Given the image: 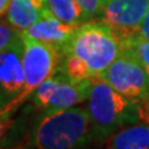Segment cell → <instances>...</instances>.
<instances>
[{
	"label": "cell",
	"mask_w": 149,
	"mask_h": 149,
	"mask_svg": "<svg viewBox=\"0 0 149 149\" xmlns=\"http://www.w3.org/2000/svg\"><path fill=\"white\" fill-rule=\"evenodd\" d=\"M80 5L86 11L88 21L93 20V19H100L102 10H103V4L104 0H77Z\"/></svg>",
	"instance_id": "obj_15"
},
{
	"label": "cell",
	"mask_w": 149,
	"mask_h": 149,
	"mask_svg": "<svg viewBox=\"0 0 149 149\" xmlns=\"http://www.w3.org/2000/svg\"><path fill=\"white\" fill-rule=\"evenodd\" d=\"M49 11L62 22L80 26L88 21L87 14L77 0H46Z\"/></svg>",
	"instance_id": "obj_12"
},
{
	"label": "cell",
	"mask_w": 149,
	"mask_h": 149,
	"mask_svg": "<svg viewBox=\"0 0 149 149\" xmlns=\"http://www.w3.org/2000/svg\"><path fill=\"white\" fill-rule=\"evenodd\" d=\"M46 0H11L6 20L20 32L27 30L47 11Z\"/></svg>",
	"instance_id": "obj_10"
},
{
	"label": "cell",
	"mask_w": 149,
	"mask_h": 149,
	"mask_svg": "<svg viewBox=\"0 0 149 149\" xmlns=\"http://www.w3.org/2000/svg\"><path fill=\"white\" fill-rule=\"evenodd\" d=\"M92 137L87 108L72 107L45 112L36 124L32 144L36 149H76Z\"/></svg>",
	"instance_id": "obj_3"
},
{
	"label": "cell",
	"mask_w": 149,
	"mask_h": 149,
	"mask_svg": "<svg viewBox=\"0 0 149 149\" xmlns=\"http://www.w3.org/2000/svg\"><path fill=\"white\" fill-rule=\"evenodd\" d=\"M21 39L24 42V71L25 82L24 87L19 95L10 100L1 108L3 124L20 107L31 95H34L39 86L51 76H54L57 70L61 52L54 46L39 42L24 32H21Z\"/></svg>",
	"instance_id": "obj_4"
},
{
	"label": "cell",
	"mask_w": 149,
	"mask_h": 149,
	"mask_svg": "<svg viewBox=\"0 0 149 149\" xmlns=\"http://www.w3.org/2000/svg\"><path fill=\"white\" fill-rule=\"evenodd\" d=\"M11 0H0V13H1V16H4L8 11V8L10 5Z\"/></svg>",
	"instance_id": "obj_17"
},
{
	"label": "cell",
	"mask_w": 149,
	"mask_h": 149,
	"mask_svg": "<svg viewBox=\"0 0 149 149\" xmlns=\"http://www.w3.org/2000/svg\"><path fill=\"white\" fill-rule=\"evenodd\" d=\"M123 51V44L112 27L102 21L77 26L62 55L78 61L91 80L98 78Z\"/></svg>",
	"instance_id": "obj_2"
},
{
	"label": "cell",
	"mask_w": 149,
	"mask_h": 149,
	"mask_svg": "<svg viewBox=\"0 0 149 149\" xmlns=\"http://www.w3.org/2000/svg\"><path fill=\"white\" fill-rule=\"evenodd\" d=\"M107 149H149V123H134L107 139Z\"/></svg>",
	"instance_id": "obj_11"
},
{
	"label": "cell",
	"mask_w": 149,
	"mask_h": 149,
	"mask_svg": "<svg viewBox=\"0 0 149 149\" xmlns=\"http://www.w3.org/2000/svg\"><path fill=\"white\" fill-rule=\"evenodd\" d=\"M76 29L77 26L62 22L47 10L34 25H31L29 29L22 32L39 42L54 46L62 55Z\"/></svg>",
	"instance_id": "obj_8"
},
{
	"label": "cell",
	"mask_w": 149,
	"mask_h": 149,
	"mask_svg": "<svg viewBox=\"0 0 149 149\" xmlns=\"http://www.w3.org/2000/svg\"><path fill=\"white\" fill-rule=\"evenodd\" d=\"M125 49L129 50L136 56L137 60L141 62V65L149 74V40H146L139 36Z\"/></svg>",
	"instance_id": "obj_14"
},
{
	"label": "cell",
	"mask_w": 149,
	"mask_h": 149,
	"mask_svg": "<svg viewBox=\"0 0 149 149\" xmlns=\"http://www.w3.org/2000/svg\"><path fill=\"white\" fill-rule=\"evenodd\" d=\"M0 86H1V101L9 102L24 87V42L11 46L10 49L0 51Z\"/></svg>",
	"instance_id": "obj_7"
},
{
	"label": "cell",
	"mask_w": 149,
	"mask_h": 149,
	"mask_svg": "<svg viewBox=\"0 0 149 149\" xmlns=\"http://www.w3.org/2000/svg\"><path fill=\"white\" fill-rule=\"evenodd\" d=\"M21 41V32L9 24V21L1 20L0 25V51L8 50Z\"/></svg>",
	"instance_id": "obj_13"
},
{
	"label": "cell",
	"mask_w": 149,
	"mask_h": 149,
	"mask_svg": "<svg viewBox=\"0 0 149 149\" xmlns=\"http://www.w3.org/2000/svg\"><path fill=\"white\" fill-rule=\"evenodd\" d=\"M146 118L148 119V122H149V97H148V100L146 101Z\"/></svg>",
	"instance_id": "obj_18"
},
{
	"label": "cell",
	"mask_w": 149,
	"mask_h": 149,
	"mask_svg": "<svg viewBox=\"0 0 149 149\" xmlns=\"http://www.w3.org/2000/svg\"><path fill=\"white\" fill-rule=\"evenodd\" d=\"M93 80H72L65 73H58V81L51 95L45 112H55L76 107L88 100Z\"/></svg>",
	"instance_id": "obj_9"
},
{
	"label": "cell",
	"mask_w": 149,
	"mask_h": 149,
	"mask_svg": "<svg viewBox=\"0 0 149 149\" xmlns=\"http://www.w3.org/2000/svg\"><path fill=\"white\" fill-rule=\"evenodd\" d=\"M98 78L136 103L142 104L149 97V74L127 49L119 54Z\"/></svg>",
	"instance_id": "obj_5"
},
{
	"label": "cell",
	"mask_w": 149,
	"mask_h": 149,
	"mask_svg": "<svg viewBox=\"0 0 149 149\" xmlns=\"http://www.w3.org/2000/svg\"><path fill=\"white\" fill-rule=\"evenodd\" d=\"M149 0H104L100 20L112 27L123 44V50L139 36Z\"/></svg>",
	"instance_id": "obj_6"
},
{
	"label": "cell",
	"mask_w": 149,
	"mask_h": 149,
	"mask_svg": "<svg viewBox=\"0 0 149 149\" xmlns=\"http://www.w3.org/2000/svg\"><path fill=\"white\" fill-rule=\"evenodd\" d=\"M139 35L141 37L146 40H149V10L147 13V15L144 16L142 25H141V30H139Z\"/></svg>",
	"instance_id": "obj_16"
},
{
	"label": "cell",
	"mask_w": 149,
	"mask_h": 149,
	"mask_svg": "<svg viewBox=\"0 0 149 149\" xmlns=\"http://www.w3.org/2000/svg\"><path fill=\"white\" fill-rule=\"evenodd\" d=\"M87 103L92 137L97 139L109 138L122 128L144 118V107L141 103L128 100L102 78L92 81Z\"/></svg>",
	"instance_id": "obj_1"
}]
</instances>
